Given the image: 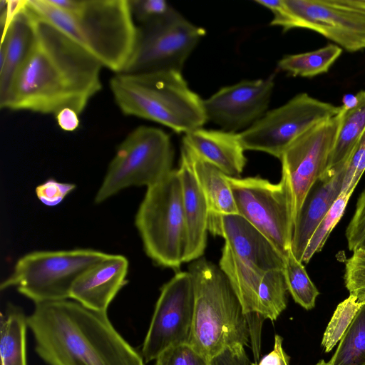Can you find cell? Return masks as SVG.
Here are the masks:
<instances>
[{"instance_id": "cell-1", "label": "cell", "mask_w": 365, "mask_h": 365, "mask_svg": "<svg viewBox=\"0 0 365 365\" xmlns=\"http://www.w3.org/2000/svg\"><path fill=\"white\" fill-rule=\"evenodd\" d=\"M27 9L33 18L34 40L4 108L54 116L69 108L80 115L102 88L103 66L76 42Z\"/></svg>"}, {"instance_id": "cell-2", "label": "cell", "mask_w": 365, "mask_h": 365, "mask_svg": "<svg viewBox=\"0 0 365 365\" xmlns=\"http://www.w3.org/2000/svg\"><path fill=\"white\" fill-rule=\"evenodd\" d=\"M27 323L35 351L48 365H145L107 312L74 300L35 304Z\"/></svg>"}, {"instance_id": "cell-3", "label": "cell", "mask_w": 365, "mask_h": 365, "mask_svg": "<svg viewBox=\"0 0 365 365\" xmlns=\"http://www.w3.org/2000/svg\"><path fill=\"white\" fill-rule=\"evenodd\" d=\"M27 7L115 73L126 68L138 26L129 0H26Z\"/></svg>"}, {"instance_id": "cell-4", "label": "cell", "mask_w": 365, "mask_h": 365, "mask_svg": "<svg viewBox=\"0 0 365 365\" xmlns=\"http://www.w3.org/2000/svg\"><path fill=\"white\" fill-rule=\"evenodd\" d=\"M110 88L123 114L160 123L176 133H187L207 121L203 100L189 88L181 72L115 73Z\"/></svg>"}, {"instance_id": "cell-5", "label": "cell", "mask_w": 365, "mask_h": 365, "mask_svg": "<svg viewBox=\"0 0 365 365\" xmlns=\"http://www.w3.org/2000/svg\"><path fill=\"white\" fill-rule=\"evenodd\" d=\"M195 289L189 344L211 359L227 348L250 342L247 316L219 266L199 258L188 267Z\"/></svg>"}, {"instance_id": "cell-6", "label": "cell", "mask_w": 365, "mask_h": 365, "mask_svg": "<svg viewBox=\"0 0 365 365\" xmlns=\"http://www.w3.org/2000/svg\"><path fill=\"white\" fill-rule=\"evenodd\" d=\"M135 223L146 255L160 266L179 269L184 262L187 229L178 170L147 187Z\"/></svg>"}, {"instance_id": "cell-7", "label": "cell", "mask_w": 365, "mask_h": 365, "mask_svg": "<svg viewBox=\"0 0 365 365\" xmlns=\"http://www.w3.org/2000/svg\"><path fill=\"white\" fill-rule=\"evenodd\" d=\"M273 14L271 26L306 29L349 52L365 48V0H256Z\"/></svg>"}, {"instance_id": "cell-8", "label": "cell", "mask_w": 365, "mask_h": 365, "mask_svg": "<svg viewBox=\"0 0 365 365\" xmlns=\"http://www.w3.org/2000/svg\"><path fill=\"white\" fill-rule=\"evenodd\" d=\"M108 255L92 249L29 252L18 259L0 289L16 288L34 304L68 299L78 277Z\"/></svg>"}, {"instance_id": "cell-9", "label": "cell", "mask_w": 365, "mask_h": 365, "mask_svg": "<svg viewBox=\"0 0 365 365\" xmlns=\"http://www.w3.org/2000/svg\"><path fill=\"white\" fill-rule=\"evenodd\" d=\"M174 151L163 130L141 125L118 146L101 185L95 202L100 203L130 186L155 184L173 170Z\"/></svg>"}, {"instance_id": "cell-10", "label": "cell", "mask_w": 365, "mask_h": 365, "mask_svg": "<svg viewBox=\"0 0 365 365\" xmlns=\"http://www.w3.org/2000/svg\"><path fill=\"white\" fill-rule=\"evenodd\" d=\"M237 213L258 229L285 258L294 231L293 198L285 174L278 183L260 177L233 178L225 174Z\"/></svg>"}, {"instance_id": "cell-11", "label": "cell", "mask_w": 365, "mask_h": 365, "mask_svg": "<svg viewBox=\"0 0 365 365\" xmlns=\"http://www.w3.org/2000/svg\"><path fill=\"white\" fill-rule=\"evenodd\" d=\"M342 106L319 101L307 93L267 110L248 128L239 133L245 150L267 153L279 159L287 147L314 125L337 115Z\"/></svg>"}, {"instance_id": "cell-12", "label": "cell", "mask_w": 365, "mask_h": 365, "mask_svg": "<svg viewBox=\"0 0 365 365\" xmlns=\"http://www.w3.org/2000/svg\"><path fill=\"white\" fill-rule=\"evenodd\" d=\"M205 34L203 28L192 24L173 8L160 20L138 26L135 48L123 72H182L186 60Z\"/></svg>"}, {"instance_id": "cell-13", "label": "cell", "mask_w": 365, "mask_h": 365, "mask_svg": "<svg viewBox=\"0 0 365 365\" xmlns=\"http://www.w3.org/2000/svg\"><path fill=\"white\" fill-rule=\"evenodd\" d=\"M195 309L192 274L178 272L160 289L141 355L145 363L155 360L165 349L189 344Z\"/></svg>"}, {"instance_id": "cell-14", "label": "cell", "mask_w": 365, "mask_h": 365, "mask_svg": "<svg viewBox=\"0 0 365 365\" xmlns=\"http://www.w3.org/2000/svg\"><path fill=\"white\" fill-rule=\"evenodd\" d=\"M340 120L341 112L314 125L294 140L279 159L292 190L294 222L309 190L327 171Z\"/></svg>"}, {"instance_id": "cell-15", "label": "cell", "mask_w": 365, "mask_h": 365, "mask_svg": "<svg viewBox=\"0 0 365 365\" xmlns=\"http://www.w3.org/2000/svg\"><path fill=\"white\" fill-rule=\"evenodd\" d=\"M275 75L244 80L225 86L203 100L207 120L226 131L248 128L267 111L274 87Z\"/></svg>"}, {"instance_id": "cell-16", "label": "cell", "mask_w": 365, "mask_h": 365, "mask_svg": "<svg viewBox=\"0 0 365 365\" xmlns=\"http://www.w3.org/2000/svg\"><path fill=\"white\" fill-rule=\"evenodd\" d=\"M208 232L224 238L235 255L264 272L284 269L285 258L258 229L238 213L209 212Z\"/></svg>"}, {"instance_id": "cell-17", "label": "cell", "mask_w": 365, "mask_h": 365, "mask_svg": "<svg viewBox=\"0 0 365 365\" xmlns=\"http://www.w3.org/2000/svg\"><path fill=\"white\" fill-rule=\"evenodd\" d=\"M128 270L125 257L109 254L78 277L71 289L70 299L91 309L107 312L111 302L127 283Z\"/></svg>"}, {"instance_id": "cell-18", "label": "cell", "mask_w": 365, "mask_h": 365, "mask_svg": "<svg viewBox=\"0 0 365 365\" xmlns=\"http://www.w3.org/2000/svg\"><path fill=\"white\" fill-rule=\"evenodd\" d=\"M345 165L327 170L307 193L294 222L291 250L302 262L307 243L315 229L341 192Z\"/></svg>"}, {"instance_id": "cell-19", "label": "cell", "mask_w": 365, "mask_h": 365, "mask_svg": "<svg viewBox=\"0 0 365 365\" xmlns=\"http://www.w3.org/2000/svg\"><path fill=\"white\" fill-rule=\"evenodd\" d=\"M182 207L187 229L184 262L200 258L207 245L209 210L205 197L195 178L189 155L183 145L179 169Z\"/></svg>"}, {"instance_id": "cell-20", "label": "cell", "mask_w": 365, "mask_h": 365, "mask_svg": "<svg viewBox=\"0 0 365 365\" xmlns=\"http://www.w3.org/2000/svg\"><path fill=\"white\" fill-rule=\"evenodd\" d=\"M31 12L24 6L2 33L0 46V107L5 108L14 82L34 40Z\"/></svg>"}, {"instance_id": "cell-21", "label": "cell", "mask_w": 365, "mask_h": 365, "mask_svg": "<svg viewBox=\"0 0 365 365\" xmlns=\"http://www.w3.org/2000/svg\"><path fill=\"white\" fill-rule=\"evenodd\" d=\"M182 144L230 177L239 178L247 163L239 133L199 128L185 133Z\"/></svg>"}, {"instance_id": "cell-22", "label": "cell", "mask_w": 365, "mask_h": 365, "mask_svg": "<svg viewBox=\"0 0 365 365\" xmlns=\"http://www.w3.org/2000/svg\"><path fill=\"white\" fill-rule=\"evenodd\" d=\"M341 106L340 124L327 170L341 168L365 133V91L354 96L353 103Z\"/></svg>"}, {"instance_id": "cell-23", "label": "cell", "mask_w": 365, "mask_h": 365, "mask_svg": "<svg viewBox=\"0 0 365 365\" xmlns=\"http://www.w3.org/2000/svg\"><path fill=\"white\" fill-rule=\"evenodd\" d=\"M219 267L238 297L244 314L257 313L259 287L265 272L237 257L226 243Z\"/></svg>"}, {"instance_id": "cell-24", "label": "cell", "mask_w": 365, "mask_h": 365, "mask_svg": "<svg viewBox=\"0 0 365 365\" xmlns=\"http://www.w3.org/2000/svg\"><path fill=\"white\" fill-rule=\"evenodd\" d=\"M197 181L205 197L210 212L237 213L232 190L225 174L212 164L202 159L187 146Z\"/></svg>"}, {"instance_id": "cell-25", "label": "cell", "mask_w": 365, "mask_h": 365, "mask_svg": "<svg viewBox=\"0 0 365 365\" xmlns=\"http://www.w3.org/2000/svg\"><path fill=\"white\" fill-rule=\"evenodd\" d=\"M27 317L22 309L9 304L0 320L1 365H28L26 359Z\"/></svg>"}, {"instance_id": "cell-26", "label": "cell", "mask_w": 365, "mask_h": 365, "mask_svg": "<svg viewBox=\"0 0 365 365\" xmlns=\"http://www.w3.org/2000/svg\"><path fill=\"white\" fill-rule=\"evenodd\" d=\"M342 53L336 44H329L317 50L287 55L277 66L292 76L312 78L327 73Z\"/></svg>"}, {"instance_id": "cell-27", "label": "cell", "mask_w": 365, "mask_h": 365, "mask_svg": "<svg viewBox=\"0 0 365 365\" xmlns=\"http://www.w3.org/2000/svg\"><path fill=\"white\" fill-rule=\"evenodd\" d=\"M328 362L330 365H365V303L344 332Z\"/></svg>"}, {"instance_id": "cell-28", "label": "cell", "mask_w": 365, "mask_h": 365, "mask_svg": "<svg viewBox=\"0 0 365 365\" xmlns=\"http://www.w3.org/2000/svg\"><path fill=\"white\" fill-rule=\"evenodd\" d=\"M287 292L283 269L265 272L259 287L257 313L276 320L287 307Z\"/></svg>"}, {"instance_id": "cell-29", "label": "cell", "mask_w": 365, "mask_h": 365, "mask_svg": "<svg viewBox=\"0 0 365 365\" xmlns=\"http://www.w3.org/2000/svg\"><path fill=\"white\" fill-rule=\"evenodd\" d=\"M283 271L288 292L294 302L307 310L313 309L319 292L309 278L303 263L294 257L292 250L285 257Z\"/></svg>"}, {"instance_id": "cell-30", "label": "cell", "mask_w": 365, "mask_h": 365, "mask_svg": "<svg viewBox=\"0 0 365 365\" xmlns=\"http://www.w3.org/2000/svg\"><path fill=\"white\" fill-rule=\"evenodd\" d=\"M352 194L353 192L341 193L319 222L305 248L302 259V263H308L316 253L322 250L331 231L343 216Z\"/></svg>"}, {"instance_id": "cell-31", "label": "cell", "mask_w": 365, "mask_h": 365, "mask_svg": "<svg viewBox=\"0 0 365 365\" xmlns=\"http://www.w3.org/2000/svg\"><path fill=\"white\" fill-rule=\"evenodd\" d=\"M364 304L359 302L355 296L349 294L338 304L323 334L322 346L325 352H329L339 342Z\"/></svg>"}, {"instance_id": "cell-32", "label": "cell", "mask_w": 365, "mask_h": 365, "mask_svg": "<svg viewBox=\"0 0 365 365\" xmlns=\"http://www.w3.org/2000/svg\"><path fill=\"white\" fill-rule=\"evenodd\" d=\"M155 365H211V362L189 344H185L165 349L157 357Z\"/></svg>"}, {"instance_id": "cell-33", "label": "cell", "mask_w": 365, "mask_h": 365, "mask_svg": "<svg viewBox=\"0 0 365 365\" xmlns=\"http://www.w3.org/2000/svg\"><path fill=\"white\" fill-rule=\"evenodd\" d=\"M135 21L144 26L165 17L172 9L165 0H129Z\"/></svg>"}, {"instance_id": "cell-34", "label": "cell", "mask_w": 365, "mask_h": 365, "mask_svg": "<svg viewBox=\"0 0 365 365\" xmlns=\"http://www.w3.org/2000/svg\"><path fill=\"white\" fill-rule=\"evenodd\" d=\"M344 165L345 174L341 193L354 192L365 171V133Z\"/></svg>"}, {"instance_id": "cell-35", "label": "cell", "mask_w": 365, "mask_h": 365, "mask_svg": "<svg viewBox=\"0 0 365 365\" xmlns=\"http://www.w3.org/2000/svg\"><path fill=\"white\" fill-rule=\"evenodd\" d=\"M350 251L365 249V187L359 195L356 209L346 230Z\"/></svg>"}, {"instance_id": "cell-36", "label": "cell", "mask_w": 365, "mask_h": 365, "mask_svg": "<svg viewBox=\"0 0 365 365\" xmlns=\"http://www.w3.org/2000/svg\"><path fill=\"white\" fill-rule=\"evenodd\" d=\"M344 284L349 294L365 289V249H359L346 260Z\"/></svg>"}, {"instance_id": "cell-37", "label": "cell", "mask_w": 365, "mask_h": 365, "mask_svg": "<svg viewBox=\"0 0 365 365\" xmlns=\"http://www.w3.org/2000/svg\"><path fill=\"white\" fill-rule=\"evenodd\" d=\"M75 187L74 184L61 182L50 178L36 187V194L43 205L53 207L60 204Z\"/></svg>"}, {"instance_id": "cell-38", "label": "cell", "mask_w": 365, "mask_h": 365, "mask_svg": "<svg viewBox=\"0 0 365 365\" xmlns=\"http://www.w3.org/2000/svg\"><path fill=\"white\" fill-rule=\"evenodd\" d=\"M242 345L224 350L210 359L211 365H250V359Z\"/></svg>"}, {"instance_id": "cell-39", "label": "cell", "mask_w": 365, "mask_h": 365, "mask_svg": "<svg viewBox=\"0 0 365 365\" xmlns=\"http://www.w3.org/2000/svg\"><path fill=\"white\" fill-rule=\"evenodd\" d=\"M289 356L282 347V338L278 334L274 336L273 350L264 356L259 364L251 365H289Z\"/></svg>"}, {"instance_id": "cell-40", "label": "cell", "mask_w": 365, "mask_h": 365, "mask_svg": "<svg viewBox=\"0 0 365 365\" xmlns=\"http://www.w3.org/2000/svg\"><path fill=\"white\" fill-rule=\"evenodd\" d=\"M55 118L59 127L64 131H73L79 125V115L69 108L61 110Z\"/></svg>"}, {"instance_id": "cell-41", "label": "cell", "mask_w": 365, "mask_h": 365, "mask_svg": "<svg viewBox=\"0 0 365 365\" xmlns=\"http://www.w3.org/2000/svg\"><path fill=\"white\" fill-rule=\"evenodd\" d=\"M349 294L355 296L359 302L365 303V289L356 290Z\"/></svg>"}, {"instance_id": "cell-42", "label": "cell", "mask_w": 365, "mask_h": 365, "mask_svg": "<svg viewBox=\"0 0 365 365\" xmlns=\"http://www.w3.org/2000/svg\"><path fill=\"white\" fill-rule=\"evenodd\" d=\"M315 365H330V364L329 362H326L324 360H321Z\"/></svg>"}]
</instances>
